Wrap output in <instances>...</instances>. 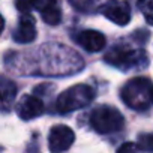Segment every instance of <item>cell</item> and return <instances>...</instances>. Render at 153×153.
Instances as JSON below:
<instances>
[{"mask_svg":"<svg viewBox=\"0 0 153 153\" xmlns=\"http://www.w3.org/2000/svg\"><path fill=\"white\" fill-rule=\"evenodd\" d=\"M152 93H153V84L146 76H135V78L129 80L120 90L122 101L128 107L137 111L146 110L153 102Z\"/></svg>","mask_w":153,"mask_h":153,"instance_id":"obj_1","label":"cell"},{"mask_svg":"<svg viewBox=\"0 0 153 153\" xmlns=\"http://www.w3.org/2000/svg\"><path fill=\"white\" fill-rule=\"evenodd\" d=\"M104 59L108 65L122 71L144 68L147 65V54L144 50H137L126 45H114L107 51Z\"/></svg>","mask_w":153,"mask_h":153,"instance_id":"obj_2","label":"cell"},{"mask_svg":"<svg viewBox=\"0 0 153 153\" xmlns=\"http://www.w3.org/2000/svg\"><path fill=\"white\" fill-rule=\"evenodd\" d=\"M95 98V92L87 84H75L62 92L56 101V110L60 114H68L87 107Z\"/></svg>","mask_w":153,"mask_h":153,"instance_id":"obj_3","label":"cell"},{"mask_svg":"<svg viewBox=\"0 0 153 153\" xmlns=\"http://www.w3.org/2000/svg\"><path fill=\"white\" fill-rule=\"evenodd\" d=\"M90 125L99 134H113L123 128L122 113L108 105H99L90 113Z\"/></svg>","mask_w":153,"mask_h":153,"instance_id":"obj_4","label":"cell"},{"mask_svg":"<svg viewBox=\"0 0 153 153\" xmlns=\"http://www.w3.org/2000/svg\"><path fill=\"white\" fill-rule=\"evenodd\" d=\"M75 140L74 131L66 125H57L51 129L48 137V147L51 153H63L66 152Z\"/></svg>","mask_w":153,"mask_h":153,"instance_id":"obj_5","label":"cell"},{"mask_svg":"<svg viewBox=\"0 0 153 153\" xmlns=\"http://www.w3.org/2000/svg\"><path fill=\"white\" fill-rule=\"evenodd\" d=\"M101 14L119 26H126L131 21V8L125 0H108L101 8Z\"/></svg>","mask_w":153,"mask_h":153,"instance_id":"obj_6","label":"cell"},{"mask_svg":"<svg viewBox=\"0 0 153 153\" xmlns=\"http://www.w3.org/2000/svg\"><path fill=\"white\" fill-rule=\"evenodd\" d=\"M17 114L20 119L23 120H32V119H36L39 116L44 114V102L38 98V96H33V95H26L20 99V102L17 104Z\"/></svg>","mask_w":153,"mask_h":153,"instance_id":"obj_7","label":"cell"},{"mask_svg":"<svg viewBox=\"0 0 153 153\" xmlns=\"http://www.w3.org/2000/svg\"><path fill=\"white\" fill-rule=\"evenodd\" d=\"M75 41L89 53H98L104 50L107 44L105 36L98 30H83L75 35Z\"/></svg>","mask_w":153,"mask_h":153,"instance_id":"obj_8","label":"cell"},{"mask_svg":"<svg viewBox=\"0 0 153 153\" xmlns=\"http://www.w3.org/2000/svg\"><path fill=\"white\" fill-rule=\"evenodd\" d=\"M14 41L18 44H30L32 41H35L36 38V24H35V18L29 14H24L20 21L17 29L14 30L12 35Z\"/></svg>","mask_w":153,"mask_h":153,"instance_id":"obj_9","label":"cell"},{"mask_svg":"<svg viewBox=\"0 0 153 153\" xmlns=\"http://www.w3.org/2000/svg\"><path fill=\"white\" fill-rule=\"evenodd\" d=\"M17 96V86L12 80L0 75V111H9Z\"/></svg>","mask_w":153,"mask_h":153,"instance_id":"obj_10","label":"cell"},{"mask_svg":"<svg viewBox=\"0 0 153 153\" xmlns=\"http://www.w3.org/2000/svg\"><path fill=\"white\" fill-rule=\"evenodd\" d=\"M39 12L42 15V20L50 24L56 26L62 21V8H60V0H41Z\"/></svg>","mask_w":153,"mask_h":153,"instance_id":"obj_11","label":"cell"},{"mask_svg":"<svg viewBox=\"0 0 153 153\" xmlns=\"http://www.w3.org/2000/svg\"><path fill=\"white\" fill-rule=\"evenodd\" d=\"M138 9L144 15L146 21L153 26V0H138Z\"/></svg>","mask_w":153,"mask_h":153,"instance_id":"obj_12","label":"cell"},{"mask_svg":"<svg viewBox=\"0 0 153 153\" xmlns=\"http://www.w3.org/2000/svg\"><path fill=\"white\" fill-rule=\"evenodd\" d=\"M15 6L20 12L23 14H29L33 9L39 11L41 6V0H15Z\"/></svg>","mask_w":153,"mask_h":153,"instance_id":"obj_13","label":"cell"},{"mask_svg":"<svg viewBox=\"0 0 153 153\" xmlns=\"http://www.w3.org/2000/svg\"><path fill=\"white\" fill-rule=\"evenodd\" d=\"M71 5L81 12H92L98 6V0H69Z\"/></svg>","mask_w":153,"mask_h":153,"instance_id":"obj_14","label":"cell"},{"mask_svg":"<svg viewBox=\"0 0 153 153\" xmlns=\"http://www.w3.org/2000/svg\"><path fill=\"white\" fill-rule=\"evenodd\" d=\"M137 146H138V149L141 152L153 153V132H150V134H140Z\"/></svg>","mask_w":153,"mask_h":153,"instance_id":"obj_15","label":"cell"},{"mask_svg":"<svg viewBox=\"0 0 153 153\" xmlns=\"http://www.w3.org/2000/svg\"><path fill=\"white\" fill-rule=\"evenodd\" d=\"M140 152H141V150L138 149L137 143H131V141L122 144V146L119 147V150H117V153H140Z\"/></svg>","mask_w":153,"mask_h":153,"instance_id":"obj_16","label":"cell"},{"mask_svg":"<svg viewBox=\"0 0 153 153\" xmlns=\"http://www.w3.org/2000/svg\"><path fill=\"white\" fill-rule=\"evenodd\" d=\"M3 27H5V21H3V17L0 15V35H2V32H3Z\"/></svg>","mask_w":153,"mask_h":153,"instance_id":"obj_17","label":"cell"},{"mask_svg":"<svg viewBox=\"0 0 153 153\" xmlns=\"http://www.w3.org/2000/svg\"><path fill=\"white\" fill-rule=\"evenodd\" d=\"M152 101H153V93H152Z\"/></svg>","mask_w":153,"mask_h":153,"instance_id":"obj_18","label":"cell"}]
</instances>
